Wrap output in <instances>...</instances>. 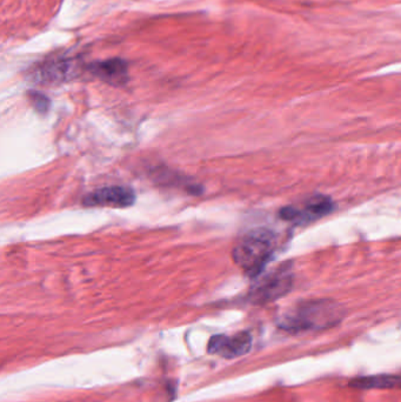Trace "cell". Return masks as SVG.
<instances>
[{
  "instance_id": "obj_1",
  "label": "cell",
  "mask_w": 401,
  "mask_h": 402,
  "mask_svg": "<svg viewBox=\"0 0 401 402\" xmlns=\"http://www.w3.org/2000/svg\"><path fill=\"white\" fill-rule=\"evenodd\" d=\"M343 318V307L336 301L316 299L296 305L279 318L278 326L289 333L321 331L333 327Z\"/></svg>"
},
{
  "instance_id": "obj_4",
  "label": "cell",
  "mask_w": 401,
  "mask_h": 402,
  "mask_svg": "<svg viewBox=\"0 0 401 402\" xmlns=\"http://www.w3.org/2000/svg\"><path fill=\"white\" fill-rule=\"evenodd\" d=\"M334 210L333 200L323 194H316L307 200L303 208L294 206L284 207L279 212V216L286 221L294 223H306L328 216Z\"/></svg>"
},
{
  "instance_id": "obj_6",
  "label": "cell",
  "mask_w": 401,
  "mask_h": 402,
  "mask_svg": "<svg viewBox=\"0 0 401 402\" xmlns=\"http://www.w3.org/2000/svg\"><path fill=\"white\" fill-rule=\"evenodd\" d=\"M252 347V337L247 332L238 334L215 335L210 339L208 351L210 354L220 355L223 358L233 359L247 354Z\"/></svg>"
},
{
  "instance_id": "obj_5",
  "label": "cell",
  "mask_w": 401,
  "mask_h": 402,
  "mask_svg": "<svg viewBox=\"0 0 401 402\" xmlns=\"http://www.w3.org/2000/svg\"><path fill=\"white\" fill-rule=\"evenodd\" d=\"M136 201L133 189L125 186H107L95 189L84 196L82 203L86 207H125L132 206Z\"/></svg>"
},
{
  "instance_id": "obj_2",
  "label": "cell",
  "mask_w": 401,
  "mask_h": 402,
  "mask_svg": "<svg viewBox=\"0 0 401 402\" xmlns=\"http://www.w3.org/2000/svg\"><path fill=\"white\" fill-rule=\"evenodd\" d=\"M274 250V234L255 230L246 234L233 248V260L250 277H257L265 268Z\"/></svg>"
},
{
  "instance_id": "obj_8",
  "label": "cell",
  "mask_w": 401,
  "mask_h": 402,
  "mask_svg": "<svg viewBox=\"0 0 401 402\" xmlns=\"http://www.w3.org/2000/svg\"><path fill=\"white\" fill-rule=\"evenodd\" d=\"M75 65L68 59H55L48 61L37 71V78L44 83H59L68 80L73 73Z\"/></svg>"
},
{
  "instance_id": "obj_9",
  "label": "cell",
  "mask_w": 401,
  "mask_h": 402,
  "mask_svg": "<svg viewBox=\"0 0 401 402\" xmlns=\"http://www.w3.org/2000/svg\"><path fill=\"white\" fill-rule=\"evenodd\" d=\"M354 388L385 389L401 387V376H373L354 379L351 381Z\"/></svg>"
},
{
  "instance_id": "obj_3",
  "label": "cell",
  "mask_w": 401,
  "mask_h": 402,
  "mask_svg": "<svg viewBox=\"0 0 401 402\" xmlns=\"http://www.w3.org/2000/svg\"><path fill=\"white\" fill-rule=\"evenodd\" d=\"M292 286V268L289 264H284L253 285L248 299L252 304H269L287 295Z\"/></svg>"
},
{
  "instance_id": "obj_10",
  "label": "cell",
  "mask_w": 401,
  "mask_h": 402,
  "mask_svg": "<svg viewBox=\"0 0 401 402\" xmlns=\"http://www.w3.org/2000/svg\"><path fill=\"white\" fill-rule=\"evenodd\" d=\"M28 97H30L32 105L39 113L48 112V107H50V100L46 95H43L41 92L31 91L28 92Z\"/></svg>"
},
{
  "instance_id": "obj_7",
  "label": "cell",
  "mask_w": 401,
  "mask_h": 402,
  "mask_svg": "<svg viewBox=\"0 0 401 402\" xmlns=\"http://www.w3.org/2000/svg\"><path fill=\"white\" fill-rule=\"evenodd\" d=\"M95 77L113 86H123L129 81L127 64L120 58L97 61L87 68Z\"/></svg>"
}]
</instances>
